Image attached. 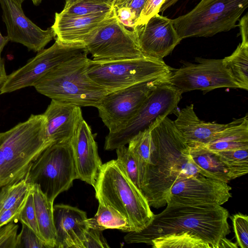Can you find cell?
<instances>
[{
  "label": "cell",
  "mask_w": 248,
  "mask_h": 248,
  "mask_svg": "<svg viewBox=\"0 0 248 248\" xmlns=\"http://www.w3.org/2000/svg\"><path fill=\"white\" fill-rule=\"evenodd\" d=\"M167 207L154 215L150 223L140 232H130L124 237L128 244L145 243L160 236L181 232H189L201 238L211 248H219L230 232L229 213L221 205L198 202L169 196Z\"/></svg>",
  "instance_id": "obj_1"
},
{
  "label": "cell",
  "mask_w": 248,
  "mask_h": 248,
  "mask_svg": "<svg viewBox=\"0 0 248 248\" xmlns=\"http://www.w3.org/2000/svg\"><path fill=\"white\" fill-rule=\"evenodd\" d=\"M149 128L155 154L153 165H140V191L150 206L158 208L166 204L177 179L199 173L190 158L189 146L173 121L161 117Z\"/></svg>",
  "instance_id": "obj_2"
},
{
  "label": "cell",
  "mask_w": 248,
  "mask_h": 248,
  "mask_svg": "<svg viewBox=\"0 0 248 248\" xmlns=\"http://www.w3.org/2000/svg\"><path fill=\"white\" fill-rule=\"evenodd\" d=\"M43 114L0 133V188L25 179L33 162L52 145L46 131Z\"/></svg>",
  "instance_id": "obj_3"
},
{
  "label": "cell",
  "mask_w": 248,
  "mask_h": 248,
  "mask_svg": "<svg viewBox=\"0 0 248 248\" xmlns=\"http://www.w3.org/2000/svg\"><path fill=\"white\" fill-rule=\"evenodd\" d=\"M88 53L85 51L55 66L33 87L51 100L97 108L108 92L88 75Z\"/></svg>",
  "instance_id": "obj_4"
},
{
  "label": "cell",
  "mask_w": 248,
  "mask_h": 248,
  "mask_svg": "<svg viewBox=\"0 0 248 248\" xmlns=\"http://www.w3.org/2000/svg\"><path fill=\"white\" fill-rule=\"evenodd\" d=\"M93 187L98 202L123 215L134 232L143 230L152 221L154 214L147 199L117 160L103 164Z\"/></svg>",
  "instance_id": "obj_5"
},
{
  "label": "cell",
  "mask_w": 248,
  "mask_h": 248,
  "mask_svg": "<svg viewBox=\"0 0 248 248\" xmlns=\"http://www.w3.org/2000/svg\"><path fill=\"white\" fill-rule=\"evenodd\" d=\"M173 69L163 60L148 57L116 60L89 59L90 78L108 93L147 81L169 79Z\"/></svg>",
  "instance_id": "obj_6"
},
{
  "label": "cell",
  "mask_w": 248,
  "mask_h": 248,
  "mask_svg": "<svg viewBox=\"0 0 248 248\" xmlns=\"http://www.w3.org/2000/svg\"><path fill=\"white\" fill-rule=\"evenodd\" d=\"M248 0H202L187 14L172 19L181 40L209 37L227 31L237 25Z\"/></svg>",
  "instance_id": "obj_7"
},
{
  "label": "cell",
  "mask_w": 248,
  "mask_h": 248,
  "mask_svg": "<svg viewBox=\"0 0 248 248\" xmlns=\"http://www.w3.org/2000/svg\"><path fill=\"white\" fill-rule=\"evenodd\" d=\"M37 184L52 202L61 193L68 190L78 179L70 140L53 144L33 162L25 178Z\"/></svg>",
  "instance_id": "obj_8"
},
{
  "label": "cell",
  "mask_w": 248,
  "mask_h": 248,
  "mask_svg": "<svg viewBox=\"0 0 248 248\" xmlns=\"http://www.w3.org/2000/svg\"><path fill=\"white\" fill-rule=\"evenodd\" d=\"M182 93L169 82L159 85L122 128L114 133H108L105 139V150L113 151L128 144L136 135L148 129L158 119L174 113Z\"/></svg>",
  "instance_id": "obj_9"
},
{
  "label": "cell",
  "mask_w": 248,
  "mask_h": 248,
  "mask_svg": "<svg viewBox=\"0 0 248 248\" xmlns=\"http://www.w3.org/2000/svg\"><path fill=\"white\" fill-rule=\"evenodd\" d=\"M84 44L93 60L146 57L139 48L134 31L119 21L114 8L109 16L86 38Z\"/></svg>",
  "instance_id": "obj_10"
},
{
  "label": "cell",
  "mask_w": 248,
  "mask_h": 248,
  "mask_svg": "<svg viewBox=\"0 0 248 248\" xmlns=\"http://www.w3.org/2000/svg\"><path fill=\"white\" fill-rule=\"evenodd\" d=\"M87 51L82 43H66L56 39L49 47L37 52L22 67L7 76L0 88V94L33 86L55 66Z\"/></svg>",
  "instance_id": "obj_11"
},
{
  "label": "cell",
  "mask_w": 248,
  "mask_h": 248,
  "mask_svg": "<svg viewBox=\"0 0 248 248\" xmlns=\"http://www.w3.org/2000/svg\"><path fill=\"white\" fill-rule=\"evenodd\" d=\"M169 79L147 81L108 93L97 108L108 133H114L122 128L157 86L169 82Z\"/></svg>",
  "instance_id": "obj_12"
},
{
  "label": "cell",
  "mask_w": 248,
  "mask_h": 248,
  "mask_svg": "<svg viewBox=\"0 0 248 248\" xmlns=\"http://www.w3.org/2000/svg\"><path fill=\"white\" fill-rule=\"evenodd\" d=\"M196 61V64H186L172 71L169 83L182 93L196 90L206 92L220 88H239L222 59L198 58Z\"/></svg>",
  "instance_id": "obj_13"
},
{
  "label": "cell",
  "mask_w": 248,
  "mask_h": 248,
  "mask_svg": "<svg viewBox=\"0 0 248 248\" xmlns=\"http://www.w3.org/2000/svg\"><path fill=\"white\" fill-rule=\"evenodd\" d=\"M0 4L10 41L38 52L55 38L51 27L46 30L41 29L25 16L21 5L13 0H0Z\"/></svg>",
  "instance_id": "obj_14"
},
{
  "label": "cell",
  "mask_w": 248,
  "mask_h": 248,
  "mask_svg": "<svg viewBox=\"0 0 248 248\" xmlns=\"http://www.w3.org/2000/svg\"><path fill=\"white\" fill-rule=\"evenodd\" d=\"M133 31L140 50L148 57L163 60L181 41L172 19L158 14Z\"/></svg>",
  "instance_id": "obj_15"
},
{
  "label": "cell",
  "mask_w": 248,
  "mask_h": 248,
  "mask_svg": "<svg viewBox=\"0 0 248 248\" xmlns=\"http://www.w3.org/2000/svg\"><path fill=\"white\" fill-rule=\"evenodd\" d=\"M231 189L227 183L207 178L199 173L194 176L177 179L170 188L167 197L170 196L221 205L232 197Z\"/></svg>",
  "instance_id": "obj_16"
},
{
  "label": "cell",
  "mask_w": 248,
  "mask_h": 248,
  "mask_svg": "<svg viewBox=\"0 0 248 248\" xmlns=\"http://www.w3.org/2000/svg\"><path fill=\"white\" fill-rule=\"evenodd\" d=\"M78 179L93 186L103 163L98 153L95 135L84 120L70 140Z\"/></svg>",
  "instance_id": "obj_17"
},
{
  "label": "cell",
  "mask_w": 248,
  "mask_h": 248,
  "mask_svg": "<svg viewBox=\"0 0 248 248\" xmlns=\"http://www.w3.org/2000/svg\"><path fill=\"white\" fill-rule=\"evenodd\" d=\"M56 248H83L85 233L89 228L86 213L67 204L53 205Z\"/></svg>",
  "instance_id": "obj_18"
},
{
  "label": "cell",
  "mask_w": 248,
  "mask_h": 248,
  "mask_svg": "<svg viewBox=\"0 0 248 248\" xmlns=\"http://www.w3.org/2000/svg\"><path fill=\"white\" fill-rule=\"evenodd\" d=\"M43 115L46 136L52 144L70 140L83 119L81 107L54 100Z\"/></svg>",
  "instance_id": "obj_19"
},
{
  "label": "cell",
  "mask_w": 248,
  "mask_h": 248,
  "mask_svg": "<svg viewBox=\"0 0 248 248\" xmlns=\"http://www.w3.org/2000/svg\"><path fill=\"white\" fill-rule=\"evenodd\" d=\"M111 12L83 16H69L56 13L51 28L55 33L56 39L59 41L84 44L86 38L109 16Z\"/></svg>",
  "instance_id": "obj_20"
},
{
  "label": "cell",
  "mask_w": 248,
  "mask_h": 248,
  "mask_svg": "<svg viewBox=\"0 0 248 248\" xmlns=\"http://www.w3.org/2000/svg\"><path fill=\"white\" fill-rule=\"evenodd\" d=\"M174 124L188 144H206L227 124L205 122L200 120L194 110L193 104L186 106L178 113Z\"/></svg>",
  "instance_id": "obj_21"
},
{
  "label": "cell",
  "mask_w": 248,
  "mask_h": 248,
  "mask_svg": "<svg viewBox=\"0 0 248 248\" xmlns=\"http://www.w3.org/2000/svg\"><path fill=\"white\" fill-rule=\"evenodd\" d=\"M203 145L213 152L248 148V114L227 124L209 143Z\"/></svg>",
  "instance_id": "obj_22"
},
{
  "label": "cell",
  "mask_w": 248,
  "mask_h": 248,
  "mask_svg": "<svg viewBox=\"0 0 248 248\" xmlns=\"http://www.w3.org/2000/svg\"><path fill=\"white\" fill-rule=\"evenodd\" d=\"M32 192L40 237L47 248H55L53 203L48 199L38 185L33 184Z\"/></svg>",
  "instance_id": "obj_23"
},
{
  "label": "cell",
  "mask_w": 248,
  "mask_h": 248,
  "mask_svg": "<svg viewBox=\"0 0 248 248\" xmlns=\"http://www.w3.org/2000/svg\"><path fill=\"white\" fill-rule=\"evenodd\" d=\"M188 145L190 158L200 174L227 183L231 180L226 168L215 153L202 144Z\"/></svg>",
  "instance_id": "obj_24"
},
{
  "label": "cell",
  "mask_w": 248,
  "mask_h": 248,
  "mask_svg": "<svg viewBox=\"0 0 248 248\" xmlns=\"http://www.w3.org/2000/svg\"><path fill=\"white\" fill-rule=\"evenodd\" d=\"M86 223L88 228L102 231L107 229H117L127 232L134 231L123 215L112 207L101 203H99L94 216L87 218Z\"/></svg>",
  "instance_id": "obj_25"
},
{
  "label": "cell",
  "mask_w": 248,
  "mask_h": 248,
  "mask_svg": "<svg viewBox=\"0 0 248 248\" xmlns=\"http://www.w3.org/2000/svg\"><path fill=\"white\" fill-rule=\"evenodd\" d=\"M222 62L239 88L248 90V43L241 42Z\"/></svg>",
  "instance_id": "obj_26"
},
{
  "label": "cell",
  "mask_w": 248,
  "mask_h": 248,
  "mask_svg": "<svg viewBox=\"0 0 248 248\" xmlns=\"http://www.w3.org/2000/svg\"><path fill=\"white\" fill-rule=\"evenodd\" d=\"M113 0H72L60 13L69 16H90L110 13Z\"/></svg>",
  "instance_id": "obj_27"
},
{
  "label": "cell",
  "mask_w": 248,
  "mask_h": 248,
  "mask_svg": "<svg viewBox=\"0 0 248 248\" xmlns=\"http://www.w3.org/2000/svg\"><path fill=\"white\" fill-rule=\"evenodd\" d=\"M150 245L154 248H211L200 237L186 232L160 236L152 240Z\"/></svg>",
  "instance_id": "obj_28"
},
{
  "label": "cell",
  "mask_w": 248,
  "mask_h": 248,
  "mask_svg": "<svg viewBox=\"0 0 248 248\" xmlns=\"http://www.w3.org/2000/svg\"><path fill=\"white\" fill-rule=\"evenodd\" d=\"M128 144V149L137 157L141 166L153 165L155 147L149 128L139 132Z\"/></svg>",
  "instance_id": "obj_29"
},
{
  "label": "cell",
  "mask_w": 248,
  "mask_h": 248,
  "mask_svg": "<svg viewBox=\"0 0 248 248\" xmlns=\"http://www.w3.org/2000/svg\"><path fill=\"white\" fill-rule=\"evenodd\" d=\"M214 153L226 168L231 180L248 173V148Z\"/></svg>",
  "instance_id": "obj_30"
},
{
  "label": "cell",
  "mask_w": 248,
  "mask_h": 248,
  "mask_svg": "<svg viewBox=\"0 0 248 248\" xmlns=\"http://www.w3.org/2000/svg\"><path fill=\"white\" fill-rule=\"evenodd\" d=\"M116 151L117 161L128 177L140 190V164L139 161L125 145L118 147Z\"/></svg>",
  "instance_id": "obj_31"
},
{
  "label": "cell",
  "mask_w": 248,
  "mask_h": 248,
  "mask_svg": "<svg viewBox=\"0 0 248 248\" xmlns=\"http://www.w3.org/2000/svg\"><path fill=\"white\" fill-rule=\"evenodd\" d=\"M18 220L21 224L30 228L41 239L38 228L32 188L28 195L25 205L18 216Z\"/></svg>",
  "instance_id": "obj_32"
},
{
  "label": "cell",
  "mask_w": 248,
  "mask_h": 248,
  "mask_svg": "<svg viewBox=\"0 0 248 248\" xmlns=\"http://www.w3.org/2000/svg\"><path fill=\"white\" fill-rule=\"evenodd\" d=\"M237 244L241 248H248V217L241 213L231 217Z\"/></svg>",
  "instance_id": "obj_33"
},
{
  "label": "cell",
  "mask_w": 248,
  "mask_h": 248,
  "mask_svg": "<svg viewBox=\"0 0 248 248\" xmlns=\"http://www.w3.org/2000/svg\"><path fill=\"white\" fill-rule=\"evenodd\" d=\"M16 248H47L45 243L30 228L22 224L17 234Z\"/></svg>",
  "instance_id": "obj_34"
},
{
  "label": "cell",
  "mask_w": 248,
  "mask_h": 248,
  "mask_svg": "<svg viewBox=\"0 0 248 248\" xmlns=\"http://www.w3.org/2000/svg\"><path fill=\"white\" fill-rule=\"evenodd\" d=\"M18 225L11 221L0 227V248H16Z\"/></svg>",
  "instance_id": "obj_35"
},
{
  "label": "cell",
  "mask_w": 248,
  "mask_h": 248,
  "mask_svg": "<svg viewBox=\"0 0 248 248\" xmlns=\"http://www.w3.org/2000/svg\"><path fill=\"white\" fill-rule=\"evenodd\" d=\"M167 0H147L143 9L136 22L135 28L143 25L152 16L158 14L162 6Z\"/></svg>",
  "instance_id": "obj_36"
},
{
  "label": "cell",
  "mask_w": 248,
  "mask_h": 248,
  "mask_svg": "<svg viewBox=\"0 0 248 248\" xmlns=\"http://www.w3.org/2000/svg\"><path fill=\"white\" fill-rule=\"evenodd\" d=\"M102 231L89 228L85 233L83 248H109Z\"/></svg>",
  "instance_id": "obj_37"
},
{
  "label": "cell",
  "mask_w": 248,
  "mask_h": 248,
  "mask_svg": "<svg viewBox=\"0 0 248 248\" xmlns=\"http://www.w3.org/2000/svg\"><path fill=\"white\" fill-rule=\"evenodd\" d=\"M31 190L24 198L14 205L0 213V227L11 221L18 220V216L25 205Z\"/></svg>",
  "instance_id": "obj_38"
},
{
  "label": "cell",
  "mask_w": 248,
  "mask_h": 248,
  "mask_svg": "<svg viewBox=\"0 0 248 248\" xmlns=\"http://www.w3.org/2000/svg\"><path fill=\"white\" fill-rule=\"evenodd\" d=\"M114 9L118 20L127 29H131L132 30L135 29L137 18L131 9L125 7Z\"/></svg>",
  "instance_id": "obj_39"
},
{
  "label": "cell",
  "mask_w": 248,
  "mask_h": 248,
  "mask_svg": "<svg viewBox=\"0 0 248 248\" xmlns=\"http://www.w3.org/2000/svg\"><path fill=\"white\" fill-rule=\"evenodd\" d=\"M146 1L147 0H113V5L114 8L121 7L129 8L136 15L138 19Z\"/></svg>",
  "instance_id": "obj_40"
},
{
  "label": "cell",
  "mask_w": 248,
  "mask_h": 248,
  "mask_svg": "<svg viewBox=\"0 0 248 248\" xmlns=\"http://www.w3.org/2000/svg\"><path fill=\"white\" fill-rule=\"evenodd\" d=\"M240 27L242 42L248 43V15L247 13L243 16L238 25Z\"/></svg>",
  "instance_id": "obj_41"
},
{
  "label": "cell",
  "mask_w": 248,
  "mask_h": 248,
  "mask_svg": "<svg viewBox=\"0 0 248 248\" xmlns=\"http://www.w3.org/2000/svg\"><path fill=\"white\" fill-rule=\"evenodd\" d=\"M7 76L5 68L4 62L3 59H0V88L6 81Z\"/></svg>",
  "instance_id": "obj_42"
},
{
  "label": "cell",
  "mask_w": 248,
  "mask_h": 248,
  "mask_svg": "<svg viewBox=\"0 0 248 248\" xmlns=\"http://www.w3.org/2000/svg\"><path fill=\"white\" fill-rule=\"evenodd\" d=\"M12 185H8L0 188V208L8 194V191Z\"/></svg>",
  "instance_id": "obj_43"
},
{
  "label": "cell",
  "mask_w": 248,
  "mask_h": 248,
  "mask_svg": "<svg viewBox=\"0 0 248 248\" xmlns=\"http://www.w3.org/2000/svg\"><path fill=\"white\" fill-rule=\"evenodd\" d=\"M238 248L237 244L233 243L226 237L223 239L219 245V248Z\"/></svg>",
  "instance_id": "obj_44"
},
{
  "label": "cell",
  "mask_w": 248,
  "mask_h": 248,
  "mask_svg": "<svg viewBox=\"0 0 248 248\" xmlns=\"http://www.w3.org/2000/svg\"><path fill=\"white\" fill-rule=\"evenodd\" d=\"M9 39L7 36H2L0 32V59H1V53L4 46L9 41Z\"/></svg>",
  "instance_id": "obj_45"
},
{
  "label": "cell",
  "mask_w": 248,
  "mask_h": 248,
  "mask_svg": "<svg viewBox=\"0 0 248 248\" xmlns=\"http://www.w3.org/2000/svg\"><path fill=\"white\" fill-rule=\"evenodd\" d=\"M179 0H167L161 7L160 11L163 12L167 8L174 4Z\"/></svg>",
  "instance_id": "obj_46"
},
{
  "label": "cell",
  "mask_w": 248,
  "mask_h": 248,
  "mask_svg": "<svg viewBox=\"0 0 248 248\" xmlns=\"http://www.w3.org/2000/svg\"><path fill=\"white\" fill-rule=\"evenodd\" d=\"M14 0L15 2H16V3L20 4V5H22V3H23V2L24 1H25V0ZM32 3L34 5H39L41 3V2L43 0H31Z\"/></svg>",
  "instance_id": "obj_47"
},
{
  "label": "cell",
  "mask_w": 248,
  "mask_h": 248,
  "mask_svg": "<svg viewBox=\"0 0 248 248\" xmlns=\"http://www.w3.org/2000/svg\"><path fill=\"white\" fill-rule=\"evenodd\" d=\"M65 0V4H67L69 2H70L71 1H72V0Z\"/></svg>",
  "instance_id": "obj_48"
}]
</instances>
